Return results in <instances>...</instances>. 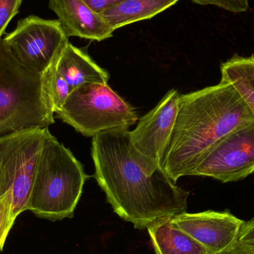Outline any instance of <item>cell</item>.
<instances>
[{"label": "cell", "mask_w": 254, "mask_h": 254, "mask_svg": "<svg viewBox=\"0 0 254 254\" xmlns=\"http://www.w3.org/2000/svg\"><path fill=\"white\" fill-rule=\"evenodd\" d=\"M238 240L245 244L254 246V218L243 224Z\"/></svg>", "instance_id": "20"}, {"label": "cell", "mask_w": 254, "mask_h": 254, "mask_svg": "<svg viewBox=\"0 0 254 254\" xmlns=\"http://www.w3.org/2000/svg\"><path fill=\"white\" fill-rule=\"evenodd\" d=\"M173 222L182 231L201 243L210 254H216L239 240L245 223L228 210L187 212L175 216Z\"/></svg>", "instance_id": "10"}, {"label": "cell", "mask_w": 254, "mask_h": 254, "mask_svg": "<svg viewBox=\"0 0 254 254\" xmlns=\"http://www.w3.org/2000/svg\"><path fill=\"white\" fill-rule=\"evenodd\" d=\"M155 254H210L172 219L161 221L147 228Z\"/></svg>", "instance_id": "13"}, {"label": "cell", "mask_w": 254, "mask_h": 254, "mask_svg": "<svg viewBox=\"0 0 254 254\" xmlns=\"http://www.w3.org/2000/svg\"><path fill=\"white\" fill-rule=\"evenodd\" d=\"M42 74L22 66L0 39V137L55 124Z\"/></svg>", "instance_id": "4"}, {"label": "cell", "mask_w": 254, "mask_h": 254, "mask_svg": "<svg viewBox=\"0 0 254 254\" xmlns=\"http://www.w3.org/2000/svg\"><path fill=\"white\" fill-rule=\"evenodd\" d=\"M200 5H216L233 13H243L249 10V0H191Z\"/></svg>", "instance_id": "19"}, {"label": "cell", "mask_w": 254, "mask_h": 254, "mask_svg": "<svg viewBox=\"0 0 254 254\" xmlns=\"http://www.w3.org/2000/svg\"><path fill=\"white\" fill-rule=\"evenodd\" d=\"M94 11L100 13L125 0H83Z\"/></svg>", "instance_id": "21"}, {"label": "cell", "mask_w": 254, "mask_h": 254, "mask_svg": "<svg viewBox=\"0 0 254 254\" xmlns=\"http://www.w3.org/2000/svg\"><path fill=\"white\" fill-rule=\"evenodd\" d=\"M42 80L49 107L54 113H58L64 107L71 90L68 83L57 70L54 61L42 74Z\"/></svg>", "instance_id": "16"}, {"label": "cell", "mask_w": 254, "mask_h": 254, "mask_svg": "<svg viewBox=\"0 0 254 254\" xmlns=\"http://www.w3.org/2000/svg\"><path fill=\"white\" fill-rule=\"evenodd\" d=\"M222 81L234 86L254 116V55H234L221 65Z\"/></svg>", "instance_id": "15"}, {"label": "cell", "mask_w": 254, "mask_h": 254, "mask_svg": "<svg viewBox=\"0 0 254 254\" xmlns=\"http://www.w3.org/2000/svg\"><path fill=\"white\" fill-rule=\"evenodd\" d=\"M179 0H125L100 13L114 31L149 19L175 5Z\"/></svg>", "instance_id": "14"}, {"label": "cell", "mask_w": 254, "mask_h": 254, "mask_svg": "<svg viewBox=\"0 0 254 254\" xmlns=\"http://www.w3.org/2000/svg\"><path fill=\"white\" fill-rule=\"evenodd\" d=\"M46 128H28L0 137V196L10 192L15 219L27 210Z\"/></svg>", "instance_id": "6"}, {"label": "cell", "mask_w": 254, "mask_h": 254, "mask_svg": "<svg viewBox=\"0 0 254 254\" xmlns=\"http://www.w3.org/2000/svg\"><path fill=\"white\" fill-rule=\"evenodd\" d=\"M54 64L71 91L88 83L108 84V71L94 62L86 52L69 42L60 51Z\"/></svg>", "instance_id": "12"}, {"label": "cell", "mask_w": 254, "mask_h": 254, "mask_svg": "<svg viewBox=\"0 0 254 254\" xmlns=\"http://www.w3.org/2000/svg\"><path fill=\"white\" fill-rule=\"evenodd\" d=\"M216 254H254V246L245 244L237 240L228 249Z\"/></svg>", "instance_id": "22"}, {"label": "cell", "mask_w": 254, "mask_h": 254, "mask_svg": "<svg viewBox=\"0 0 254 254\" xmlns=\"http://www.w3.org/2000/svg\"><path fill=\"white\" fill-rule=\"evenodd\" d=\"M254 173V122L227 134L201 161L192 176L222 183L238 182Z\"/></svg>", "instance_id": "9"}, {"label": "cell", "mask_w": 254, "mask_h": 254, "mask_svg": "<svg viewBox=\"0 0 254 254\" xmlns=\"http://www.w3.org/2000/svg\"><path fill=\"white\" fill-rule=\"evenodd\" d=\"M254 122L234 86L219 84L180 95L173 131L160 167L176 184L192 176L208 152L227 134Z\"/></svg>", "instance_id": "2"}, {"label": "cell", "mask_w": 254, "mask_h": 254, "mask_svg": "<svg viewBox=\"0 0 254 254\" xmlns=\"http://www.w3.org/2000/svg\"><path fill=\"white\" fill-rule=\"evenodd\" d=\"M22 0H0V39L12 19L19 13Z\"/></svg>", "instance_id": "18"}, {"label": "cell", "mask_w": 254, "mask_h": 254, "mask_svg": "<svg viewBox=\"0 0 254 254\" xmlns=\"http://www.w3.org/2000/svg\"><path fill=\"white\" fill-rule=\"evenodd\" d=\"M87 178L72 152L48 131L27 210L51 221L71 219Z\"/></svg>", "instance_id": "3"}, {"label": "cell", "mask_w": 254, "mask_h": 254, "mask_svg": "<svg viewBox=\"0 0 254 254\" xmlns=\"http://www.w3.org/2000/svg\"><path fill=\"white\" fill-rule=\"evenodd\" d=\"M95 178L115 213L137 229L185 213L189 192L161 168L147 175L129 152L128 130L101 131L92 137Z\"/></svg>", "instance_id": "1"}, {"label": "cell", "mask_w": 254, "mask_h": 254, "mask_svg": "<svg viewBox=\"0 0 254 254\" xmlns=\"http://www.w3.org/2000/svg\"><path fill=\"white\" fill-rule=\"evenodd\" d=\"M2 41L22 66L42 74L68 43V36L59 19L31 15L19 19Z\"/></svg>", "instance_id": "7"}, {"label": "cell", "mask_w": 254, "mask_h": 254, "mask_svg": "<svg viewBox=\"0 0 254 254\" xmlns=\"http://www.w3.org/2000/svg\"><path fill=\"white\" fill-rule=\"evenodd\" d=\"M56 114L86 137L107 130L128 129L138 120L128 103L108 84L100 83H88L73 89Z\"/></svg>", "instance_id": "5"}, {"label": "cell", "mask_w": 254, "mask_h": 254, "mask_svg": "<svg viewBox=\"0 0 254 254\" xmlns=\"http://www.w3.org/2000/svg\"><path fill=\"white\" fill-rule=\"evenodd\" d=\"M15 220L12 212L11 194L8 191L0 196V252L4 247Z\"/></svg>", "instance_id": "17"}, {"label": "cell", "mask_w": 254, "mask_h": 254, "mask_svg": "<svg viewBox=\"0 0 254 254\" xmlns=\"http://www.w3.org/2000/svg\"><path fill=\"white\" fill-rule=\"evenodd\" d=\"M180 94L169 91L158 105L140 118L137 126L128 131L129 152L147 175L160 167L177 115Z\"/></svg>", "instance_id": "8"}, {"label": "cell", "mask_w": 254, "mask_h": 254, "mask_svg": "<svg viewBox=\"0 0 254 254\" xmlns=\"http://www.w3.org/2000/svg\"><path fill=\"white\" fill-rule=\"evenodd\" d=\"M67 35L95 41L113 37L114 30L83 0H49Z\"/></svg>", "instance_id": "11"}]
</instances>
